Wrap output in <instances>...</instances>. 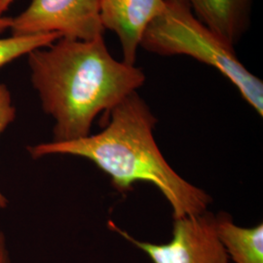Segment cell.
Masks as SVG:
<instances>
[{"instance_id": "obj_1", "label": "cell", "mask_w": 263, "mask_h": 263, "mask_svg": "<svg viewBox=\"0 0 263 263\" xmlns=\"http://www.w3.org/2000/svg\"><path fill=\"white\" fill-rule=\"evenodd\" d=\"M28 62L42 108L54 120L53 141L89 136L101 113L138 92L146 79L141 67L109 53L104 35L87 41L60 38L28 53Z\"/></svg>"}, {"instance_id": "obj_2", "label": "cell", "mask_w": 263, "mask_h": 263, "mask_svg": "<svg viewBox=\"0 0 263 263\" xmlns=\"http://www.w3.org/2000/svg\"><path fill=\"white\" fill-rule=\"evenodd\" d=\"M103 131L68 141L42 142L28 148L34 159L70 155L89 160L111 179L120 193L137 182L158 188L173 210V217L207 212L212 198L182 179L160 151L153 131L157 118L138 92L128 96L109 112Z\"/></svg>"}, {"instance_id": "obj_3", "label": "cell", "mask_w": 263, "mask_h": 263, "mask_svg": "<svg viewBox=\"0 0 263 263\" xmlns=\"http://www.w3.org/2000/svg\"><path fill=\"white\" fill-rule=\"evenodd\" d=\"M140 47L159 56H187L227 78L263 116V82L227 44L194 15L186 0H164V8L145 28Z\"/></svg>"}, {"instance_id": "obj_4", "label": "cell", "mask_w": 263, "mask_h": 263, "mask_svg": "<svg viewBox=\"0 0 263 263\" xmlns=\"http://www.w3.org/2000/svg\"><path fill=\"white\" fill-rule=\"evenodd\" d=\"M12 36L58 33L62 38L92 40L104 35L100 0H30L11 24Z\"/></svg>"}, {"instance_id": "obj_5", "label": "cell", "mask_w": 263, "mask_h": 263, "mask_svg": "<svg viewBox=\"0 0 263 263\" xmlns=\"http://www.w3.org/2000/svg\"><path fill=\"white\" fill-rule=\"evenodd\" d=\"M108 227L143 251L153 263H229L216 232V216L208 211L174 218L173 238L167 244L139 241L113 221H108Z\"/></svg>"}, {"instance_id": "obj_6", "label": "cell", "mask_w": 263, "mask_h": 263, "mask_svg": "<svg viewBox=\"0 0 263 263\" xmlns=\"http://www.w3.org/2000/svg\"><path fill=\"white\" fill-rule=\"evenodd\" d=\"M105 30L113 31L121 44L123 62L136 65L141 36L164 8V0H100Z\"/></svg>"}, {"instance_id": "obj_7", "label": "cell", "mask_w": 263, "mask_h": 263, "mask_svg": "<svg viewBox=\"0 0 263 263\" xmlns=\"http://www.w3.org/2000/svg\"><path fill=\"white\" fill-rule=\"evenodd\" d=\"M194 15L235 48L250 28L254 0H186Z\"/></svg>"}, {"instance_id": "obj_8", "label": "cell", "mask_w": 263, "mask_h": 263, "mask_svg": "<svg viewBox=\"0 0 263 263\" xmlns=\"http://www.w3.org/2000/svg\"><path fill=\"white\" fill-rule=\"evenodd\" d=\"M216 232L233 263H263V224L242 227L226 213L216 216Z\"/></svg>"}, {"instance_id": "obj_9", "label": "cell", "mask_w": 263, "mask_h": 263, "mask_svg": "<svg viewBox=\"0 0 263 263\" xmlns=\"http://www.w3.org/2000/svg\"><path fill=\"white\" fill-rule=\"evenodd\" d=\"M60 38L58 33L0 38V68L33 50L47 47Z\"/></svg>"}, {"instance_id": "obj_10", "label": "cell", "mask_w": 263, "mask_h": 263, "mask_svg": "<svg viewBox=\"0 0 263 263\" xmlns=\"http://www.w3.org/2000/svg\"><path fill=\"white\" fill-rule=\"evenodd\" d=\"M16 118V108L12 103L9 89L4 84H0V136L7 129ZM8 200L0 190V209H5Z\"/></svg>"}, {"instance_id": "obj_11", "label": "cell", "mask_w": 263, "mask_h": 263, "mask_svg": "<svg viewBox=\"0 0 263 263\" xmlns=\"http://www.w3.org/2000/svg\"><path fill=\"white\" fill-rule=\"evenodd\" d=\"M0 263H12L6 236L0 230Z\"/></svg>"}, {"instance_id": "obj_12", "label": "cell", "mask_w": 263, "mask_h": 263, "mask_svg": "<svg viewBox=\"0 0 263 263\" xmlns=\"http://www.w3.org/2000/svg\"><path fill=\"white\" fill-rule=\"evenodd\" d=\"M12 24V18L0 16V34L3 33L6 29H10Z\"/></svg>"}, {"instance_id": "obj_13", "label": "cell", "mask_w": 263, "mask_h": 263, "mask_svg": "<svg viewBox=\"0 0 263 263\" xmlns=\"http://www.w3.org/2000/svg\"><path fill=\"white\" fill-rule=\"evenodd\" d=\"M13 2L14 0H0V16H3V13L8 10Z\"/></svg>"}]
</instances>
